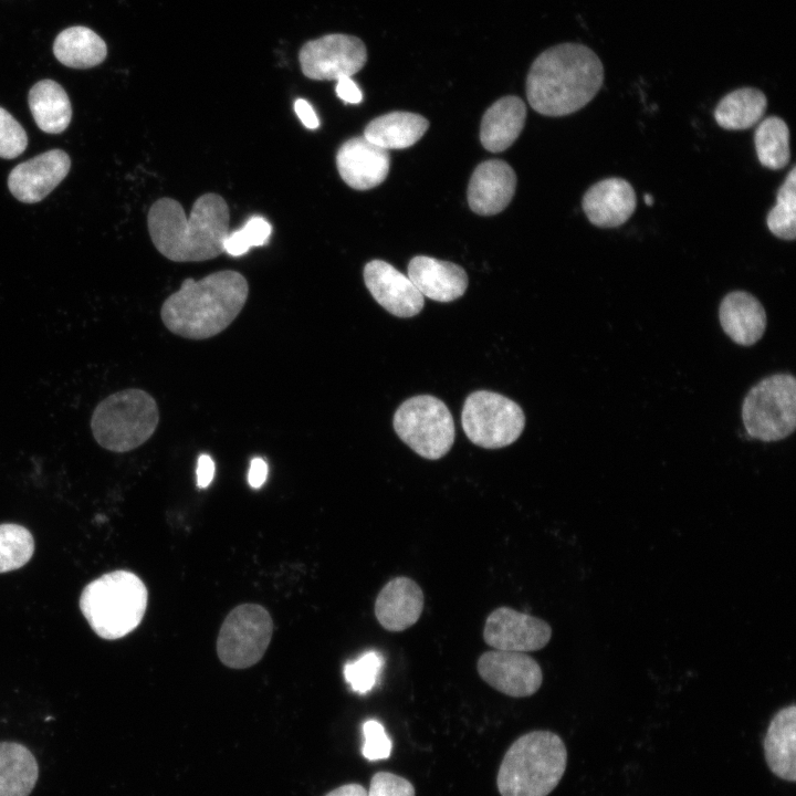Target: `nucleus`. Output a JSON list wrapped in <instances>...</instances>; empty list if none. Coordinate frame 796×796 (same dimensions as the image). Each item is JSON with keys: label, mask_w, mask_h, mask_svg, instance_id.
I'll return each mask as SVG.
<instances>
[{"label": "nucleus", "mask_w": 796, "mask_h": 796, "mask_svg": "<svg viewBox=\"0 0 796 796\" xmlns=\"http://www.w3.org/2000/svg\"><path fill=\"white\" fill-rule=\"evenodd\" d=\"M755 149L760 163L769 169L784 168L790 158L789 129L777 116L761 122L754 135Z\"/></svg>", "instance_id": "c85d7f7f"}, {"label": "nucleus", "mask_w": 796, "mask_h": 796, "mask_svg": "<svg viewBox=\"0 0 796 796\" xmlns=\"http://www.w3.org/2000/svg\"><path fill=\"white\" fill-rule=\"evenodd\" d=\"M272 635L273 620L264 607L258 604L239 605L221 625L217 639L218 657L232 669L252 667L262 659Z\"/></svg>", "instance_id": "9d476101"}, {"label": "nucleus", "mask_w": 796, "mask_h": 796, "mask_svg": "<svg viewBox=\"0 0 796 796\" xmlns=\"http://www.w3.org/2000/svg\"><path fill=\"white\" fill-rule=\"evenodd\" d=\"M398 437L417 454L437 460L451 449L454 423L446 404L430 395L405 400L394 416Z\"/></svg>", "instance_id": "6e6552de"}, {"label": "nucleus", "mask_w": 796, "mask_h": 796, "mask_svg": "<svg viewBox=\"0 0 796 796\" xmlns=\"http://www.w3.org/2000/svg\"><path fill=\"white\" fill-rule=\"evenodd\" d=\"M29 107L38 127L48 134H60L72 118V107L65 90L53 80H41L30 90Z\"/></svg>", "instance_id": "393cba45"}, {"label": "nucleus", "mask_w": 796, "mask_h": 796, "mask_svg": "<svg viewBox=\"0 0 796 796\" xmlns=\"http://www.w3.org/2000/svg\"><path fill=\"white\" fill-rule=\"evenodd\" d=\"M526 118L524 102L513 95L494 102L484 113L480 128V140L486 150L503 151L521 134Z\"/></svg>", "instance_id": "5701e85b"}, {"label": "nucleus", "mask_w": 796, "mask_h": 796, "mask_svg": "<svg viewBox=\"0 0 796 796\" xmlns=\"http://www.w3.org/2000/svg\"><path fill=\"white\" fill-rule=\"evenodd\" d=\"M336 166L342 179L350 188L367 190L386 179L390 157L388 150L359 136L346 140L338 148Z\"/></svg>", "instance_id": "dca6fc26"}, {"label": "nucleus", "mask_w": 796, "mask_h": 796, "mask_svg": "<svg viewBox=\"0 0 796 796\" xmlns=\"http://www.w3.org/2000/svg\"><path fill=\"white\" fill-rule=\"evenodd\" d=\"M216 465L212 458L209 454H200L197 462V485L200 489H206L212 482L214 476Z\"/></svg>", "instance_id": "4c0bfd02"}, {"label": "nucleus", "mask_w": 796, "mask_h": 796, "mask_svg": "<svg viewBox=\"0 0 796 796\" xmlns=\"http://www.w3.org/2000/svg\"><path fill=\"white\" fill-rule=\"evenodd\" d=\"M71 159L62 149H52L15 166L8 177L11 193L21 202L44 199L66 177Z\"/></svg>", "instance_id": "4468645a"}, {"label": "nucleus", "mask_w": 796, "mask_h": 796, "mask_svg": "<svg viewBox=\"0 0 796 796\" xmlns=\"http://www.w3.org/2000/svg\"><path fill=\"white\" fill-rule=\"evenodd\" d=\"M724 333L736 344H755L766 328V313L761 302L745 291L726 294L719 308Z\"/></svg>", "instance_id": "412c9836"}, {"label": "nucleus", "mask_w": 796, "mask_h": 796, "mask_svg": "<svg viewBox=\"0 0 796 796\" xmlns=\"http://www.w3.org/2000/svg\"><path fill=\"white\" fill-rule=\"evenodd\" d=\"M795 736L796 706L790 704L777 711L772 718L763 746L771 772L792 783L796 781Z\"/></svg>", "instance_id": "4be33fe9"}, {"label": "nucleus", "mask_w": 796, "mask_h": 796, "mask_svg": "<svg viewBox=\"0 0 796 796\" xmlns=\"http://www.w3.org/2000/svg\"><path fill=\"white\" fill-rule=\"evenodd\" d=\"M364 281L376 302L395 316H415L425 305L422 294L408 275L385 261L368 262L364 268Z\"/></svg>", "instance_id": "2eb2a0df"}, {"label": "nucleus", "mask_w": 796, "mask_h": 796, "mask_svg": "<svg viewBox=\"0 0 796 796\" xmlns=\"http://www.w3.org/2000/svg\"><path fill=\"white\" fill-rule=\"evenodd\" d=\"M363 756L368 761L386 760L391 753V741L384 725L376 720H367L363 724Z\"/></svg>", "instance_id": "f704fd0d"}, {"label": "nucleus", "mask_w": 796, "mask_h": 796, "mask_svg": "<svg viewBox=\"0 0 796 796\" xmlns=\"http://www.w3.org/2000/svg\"><path fill=\"white\" fill-rule=\"evenodd\" d=\"M425 606L421 587L411 578L398 576L390 579L375 600V616L380 626L399 632L415 625Z\"/></svg>", "instance_id": "a211bd4d"}, {"label": "nucleus", "mask_w": 796, "mask_h": 796, "mask_svg": "<svg viewBox=\"0 0 796 796\" xmlns=\"http://www.w3.org/2000/svg\"><path fill=\"white\" fill-rule=\"evenodd\" d=\"M604 82L598 55L582 43H561L543 51L526 76L531 107L546 116H564L587 105Z\"/></svg>", "instance_id": "f03ea898"}, {"label": "nucleus", "mask_w": 796, "mask_h": 796, "mask_svg": "<svg viewBox=\"0 0 796 796\" xmlns=\"http://www.w3.org/2000/svg\"><path fill=\"white\" fill-rule=\"evenodd\" d=\"M645 201L648 206H651L652 203V197L650 195H645Z\"/></svg>", "instance_id": "79ce46f5"}, {"label": "nucleus", "mask_w": 796, "mask_h": 796, "mask_svg": "<svg viewBox=\"0 0 796 796\" xmlns=\"http://www.w3.org/2000/svg\"><path fill=\"white\" fill-rule=\"evenodd\" d=\"M408 277L422 296L437 302L454 301L468 287V275L461 266L426 255L410 260Z\"/></svg>", "instance_id": "aec40b11"}, {"label": "nucleus", "mask_w": 796, "mask_h": 796, "mask_svg": "<svg viewBox=\"0 0 796 796\" xmlns=\"http://www.w3.org/2000/svg\"><path fill=\"white\" fill-rule=\"evenodd\" d=\"M476 670L490 687L512 698L531 696L543 682L541 666L525 652L485 651L478 659Z\"/></svg>", "instance_id": "f8f14e48"}, {"label": "nucleus", "mask_w": 796, "mask_h": 796, "mask_svg": "<svg viewBox=\"0 0 796 796\" xmlns=\"http://www.w3.org/2000/svg\"><path fill=\"white\" fill-rule=\"evenodd\" d=\"M303 74L317 81L352 77L367 62V49L357 36L333 33L306 42L298 54Z\"/></svg>", "instance_id": "9b49d317"}, {"label": "nucleus", "mask_w": 796, "mask_h": 796, "mask_svg": "<svg viewBox=\"0 0 796 796\" xmlns=\"http://www.w3.org/2000/svg\"><path fill=\"white\" fill-rule=\"evenodd\" d=\"M249 296L247 279L233 270L186 279L161 305L169 332L187 339H207L223 332L240 314Z\"/></svg>", "instance_id": "7ed1b4c3"}, {"label": "nucleus", "mask_w": 796, "mask_h": 796, "mask_svg": "<svg viewBox=\"0 0 796 796\" xmlns=\"http://www.w3.org/2000/svg\"><path fill=\"white\" fill-rule=\"evenodd\" d=\"M461 423L472 443L499 449L519 439L525 426V416L522 408L510 398L489 390H478L467 397Z\"/></svg>", "instance_id": "1a4fd4ad"}, {"label": "nucleus", "mask_w": 796, "mask_h": 796, "mask_svg": "<svg viewBox=\"0 0 796 796\" xmlns=\"http://www.w3.org/2000/svg\"><path fill=\"white\" fill-rule=\"evenodd\" d=\"M383 664V657L378 652H365L358 659L345 664V680L353 691L365 694L376 684Z\"/></svg>", "instance_id": "473e14b6"}, {"label": "nucleus", "mask_w": 796, "mask_h": 796, "mask_svg": "<svg viewBox=\"0 0 796 796\" xmlns=\"http://www.w3.org/2000/svg\"><path fill=\"white\" fill-rule=\"evenodd\" d=\"M56 60L73 69H88L101 64L107 55L105 41L93 30L75 25L57 34L53 43Z\"/></svg>", "instance_id": "a878e982"}, {"label": "nucleus", "mask_w": 796, "mask_h": 796, "mask_svg": "<svg viewBox=\"0 0 796 796\" xmlns=\"http://www.w3.org/2000/svg\"><path fill=\"white\" fill-rule=\"evenodd\" d=\"M230 211L218 193L200 196L189 216L180 202L160 198L150 207L147 226L155 248L175 262H200L224 252Z\"/></svg>", "instance_id": "f257e3e1"}, {"label": "nucleus", "mask_w": 796, "mask_h": 796, "mask_svg": "<svg viewBox=\"0 0 796 796\" xmlns=\"http://www.w3.org/2000/svg\"><path fill=\"white\" fill-rule=\"evenodd\" d=\"M34 552V540L25 527L7 523L0 525V573L18 569Z\"/></svg>", "instance_id": "7c9ffc66"}, {"label": "nucleus", "mask_w": 796, "mask_h": 796, "mask_svg": "<svg viewBox=\"0 0 796 796\" xmlns=\"http://www.w3.org/2000/svg\"><path fill=\"white\" fill-rule=\"evenodd\" d=\"M271 232L272 227L266 219L259 216L252 217L241 229L229 232L224 240V252L232 256H240L252 247L266 244Z\"/></svg>", "instance_id": "2f4dec72"}, {"label": "nucleus", "mask_w": 796, "mask_h": 796, "mask_svg": "<svg viewBox=\"0 0 796 796\" xmlns=\"http://www.w3.org/2000/svg\"><path fill=\"white\" fill-rule=\"evenodd\" d=\"M515 187L516 176L507 163L499 159L483 161L469 181V206L481 216L496 214L510 203Z\"/></svg>", "instance_id": "f3484780"}, {"label": "nucleus", "mask_w": 796, "mask_h": 796, "mask_svg": "<svg viewBox=\"0 0 796 796\" xmlns=\"http://www.w3.org/2000/svg\"><path fill=\"white\" fill-rule=\"evenodd\" d=\"M147 600V588L137 575L114 570L85 586L80 608L97 636L114 640L125 637L142 622Z\"/></svg>", "instance_id": "39448f33"}, {"label": "nucleus", "mask_w": 796, "mask_h": 796, "mask_svg": "<svg viewBox=\"0 0 796 796\" xmlns=\"http://www.w3.org/2000/svg\"><path fill=\"white\" fill-rule=\"evenodd\" d=\"M28 146V136L21 124L0 106V157L12 159Z\"/></svg>", "instance_id": "72a5a7b5"}, {"label": "nucleus", "mask_w": 796, "mask_h": 796, "mask_svg": "<svg viewBox=\"0 0 796 796\" xmlns=\"http://www.w3.org/2000/svg\"><path fill=\"white\" fill-rule=\"evenodd\" d=\"M158 423L155 398L143 389L128 388L109 395L97 405L91 429L101 447L121 453L144 444Z\"/></svg>", "instance_id": "423d86ee"}, {"label": "nucleus", "mask_w": 796, "mask_h": 796, "mask_svg": "<svg viewBox=\"0 0 796 796\" xmlns=\"http://www.w3.org/2000/svg\"><path fill=\"white\" fill-rule=\"evenodd\" d=\"M567 750L559 735L532 731L520 736L506 751L496 784L501 796H547L562 779Z\"/></svg>", "instance_id": "20e7f679"}, {"label": "nucleus", "mask_w": 796, "mask_h": 796, "mask_svg": "<svg viewBox=\"0 0 796 796\" xmlns=\"http://www.w3.org/2000/svg\"><path fill=\"white\" fill-rule=\"evenodd\" d=\"M294 111L305 127L315 129L320 126V119L307 101L297 98L294 103Z\"/></svg>", "instance_id": "ea45409f"}, {"label": "nucleus", "mask_w": 796, "mask_h": 796, "mask_svg": "<svg viewBox=\"0 0 796 796\" xmlns=\"http://www.w3.org/2000/svg\"><path fill=\"white\" fill-rule=\"evenodd\" d=\"M428 128L429 122L419 114L391 112L369 122L363 136L386 150L402 149L416 144Z\"/></svg>", "instance_id": "b1692460"}, {"label": "nucleus", "mask_w": 796, "mask_h": 796, "mask_svg": "<svg viewBox=\"0 0 796 796\" xmlns=\"http://www.w3.org/2000/svg\"><path fill=\"white\" fill-rule=\"evenodd\" d=\"M632 186L622 178H607L594 184L583 196L582 207L589 222L600 228L625 223L636 209Z\"/></svg>", "instance_id": "6ab92c4d"}, {"label": "nucleus", "mask_w": 796, "mask_h": 796, "mask_svg": "<svg viewBox=\"0 0 796 796\" xmlns=\"http://www.w3.org/2000/svg\"><path fill=\"white\" fill-rule=\"evenodd\" d=\"M796 168L793 167L781 186L776 205L767 214L766 223L769 231L783 240L796 237Z\"/></svg>", "instance_id": "c756f323"}, {"label": "nucleus", "mask_w": 796, "mask_h": 796, "mask_svg": "<svg viewBox=\"0 0 796 796\" xmlns=\"http://www.w3.org/2000/svg\"><path fill=\"white\" fill-rule=\"evenodd\" d=\"M269 467L262 458H253L250 463L248 482L251 488L260 489L266 481Z\"/></svg>", "instance_id": "58836bf2"}, {"label": "nucleus", "mask_w": 796, "mask_h": 796, "mask_svg": "<svg viewBox=\"0 0 796 796\" xmlns=\"http://www.w3.org/2000/svg\"><path fill=\"white\" fill-rule=\"evenodd\" d=\"M38 776L35 757L24 745L0 743V796H29Z\"/></svg>", "instance_id": "bb28decb"}, {"label": "nucleus", "mask_w": 796, "mask_h": 796, "mask_svg": "<svg viewBox=\"0 0 796 796\" xmlns=\"http://www.w3.org/2000/svg\"><path fill=\"white\" fill-rule=\"evenodd\" d=\"M335 92L345 103L358 104L363 101L362 91L352 77H342L337 80Z\"/></svg>", "instance_id": "e433bc0d"}, {"label": "nucleus", "mask_w": 796, "mask_h": 796, "mask_svg": "<svg viewBox=\"0 0 796 796\" xmlns=\"http://www.w3.org/2000/svg\"><path fill=\"white\" fill-rule=\"evenodd\" d=\"M368 796H415L413 785L406 778L389 772H378L370 781Z\"/></svg>", "instance_id": "c9c22d12"}, {"label": "nucleus", "mask_w": 796, "mask_h": 796, "mask_svg": "<svg viewBox=\"0 0 796 796\" xmlns=\"http://www.w3.org/2000/svg\"><path fill=\"white\" fill-rule=\"evenodd\" d=\"M766 106L767 98L762 91L741 87L721 98L714 109V118L724 129H746L762 119Z\"/></svg>", "instance_id": "cd10ccee"}, {"label": "nucleus", "mask_w": 796, "mask_h": 796, "mask_svg": "<svg viewBox=\"0 0 796 796\" xmlns=\"http://www.w3.org/2000/svg\"><path fill=\"white\" fill-rule=\"evenodd\" d=\"M551 637L552 628L545 620L505 606L494 609L483 628L485 643L505 651H537Z\"/></svg>", "instance_id": "ddd939ff"}, {"label": "nucleus", "mask_w": 796, "mask_h": 796, "mask_svg": "<svg viewBox=\"0 0 796 796\" xmlns=\"http://www.w3.org/2000/svg\"><path fill=\"white\" fill-rule=\"evenodd\" d=\"M325 796H368V794L364 786L353 783L339 786Z\"/></svg>", "instance_id": "a19ab883"}, {"label": "nucleus", "mask_w": 796, "mask_h": 796, "mask_svg": "<svg viewBox=\"0 0 796 796\" xmlns=\"http://www.w3.org/2000/svg\"><path fill=\"white\" fill-rule=\"evenodd\" d=\"M742 420L750 437L764 442L790 436L796 426V379L774 374L753 386L742 404Z\"/></svg>", "instance_id": "0eeeda50"}]
</instances>
